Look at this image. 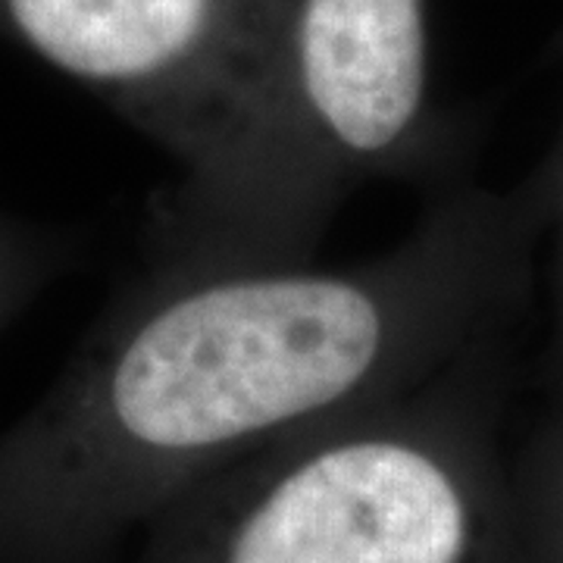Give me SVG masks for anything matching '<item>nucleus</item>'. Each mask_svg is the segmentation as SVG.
<instances>
[{
	"instance_id": "obj_2",
	"label": "nucleus",
	"mask_w": 563,
	"mask_h": 563,
	"mask_svg": "<svg viewBox=\"0 0 563 563\" xmlns=\"http://www.w3.org/2000/svg\"><path fill=\"white\" fill-rule=\"evenodd\" d=\"M295 0H0V32L179 166L163 257H307L332 210L288 110Z\"/></svg>"
},
{
	"instance_id": "obj_4",
	"label": "nucleus",
	"mask_w": 563,
	"mask_h": 563,
	"mask_svg": "<svg viewBox=\"0 0 563 563\" xmlns=\"http://www.w3.org/2000/svg\"><path fill=\"white\" fill-rule=\"evenodd\" d=\"M291 132L329 210L417 166L429 122L426 0H295L285 47Z\"/></svg>"
},
{
	"instance_id": "obj_1",
	"label": "nucleus",
	"mask_w": 563,
	"mask_h": 563,
	"mask_svg": "<svg viewBox=\"0 0 563 563\" xmlns=\"http://www.w3.org/2000/svg\"><path fill=\"white\" fill-rule=\"evenodd\" d=\"M454 239L163 257L0 432V563H110L222 470L417 388L457 313Z\"/></svg>"
},
{
	"instance_id": "obj_6",
	"label": "nucleus",
	"mask_w": 563,
	"mask_h": 563,
	"mask_svg": "<svg viewBox=\"0 0 563 563\" xmlns=\"http://www.w3.org/2000/svg\"><path fill=\"white\" fill-rule=\"evenodd\" d=\"M558 520H561V542H563V479H561V498H558Z\"/></svg>"
},
{
	"instance_id": "obj_3",
	"label": "nucleus",
	"mask_w": 563,
	"mask_h": 563,
	"mask_svg": "<svg viewBox=\"0 0 563 563\" xmlns=\"http://www.w3.org/2000/svg\"><path fill=\"white\" fill-rule=\"evenodd\" d=\"M483 539L473 457L410 388L222 470L132 563H476Z\"/></svg>"
},
{
	"instance_id": "obj_5",
	"label": "nucleus",
	"mask_w": 563,
	"mask_h": 563,
	"mask_svg": "<svg viewBox=\"0 0 563 563\" xmlns=\"http://www.w3.org/2000/svg\"><path fill=\"white\" fill-rule=\"evenodd\" d=\"M76 239L0 213V332L73 263Z\"/></svg>"
}]
</instances>
